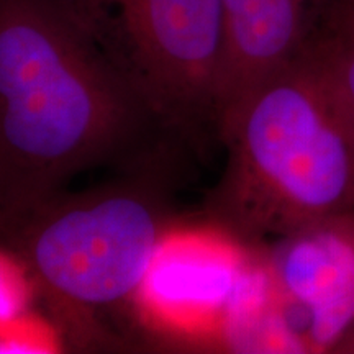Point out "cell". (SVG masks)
<instances>
[{
    "label": "cell",
    "mask_w": 354,
    "mask_h": 354,
    "mask_svg": "<svg viewBox=\"0 0 354 354\" xmlns=\"http://www.w3.org/2000/svg\"><path fill=\"white\" fill-rule=\"evenodd\" d=\"M179 143L63 0H0V218Z\"/></svg>",
    "instance_id": "obj_1"
},
{
    "label": "cell",
    "mask_w": 354,
    "mask_h": 354,
    "mask_svg": "<svg viewBox=\"0 0 354 354\" xmlns=\"http://www.w3.org/2000/svg\"><path fill=\"white\" fill-rule=\"evenodd\" d=\"M218 138L227 162L205 212L243 243L354 207V131L312 44L241 102Z\"/></svg>",
    "instance_id": "obj_2"
},
{
    "label": "cell",
    "mask_w": 354,
    "mask_h": 354,
    "mask_svg": "<svg viewBox=\"0 0 354 354\" xmlns=\"http://www.w3.org/2000/svg\"><path fill=\"white\" fill-rule=\"evenodd\" d=\"M166 165V151L158 153L115 179L0 218V243L57 317L86 323L145 284L172 216Z\"/></svg>",
    "instance_id": "obj_3"
},
{
    "label": "cell",
    "mask_w": 354,
    "mask_h": 354,
    "mask_svg": "<svg viewBox=\"0 0 354 354\" xmlns=\"http://www.w3.org/2000/svg\"><path fill=\"white\" fill-rule=\"evenodd\" d=\"M177 141L216 133L221 0H63Z\"/></svg>",
    "instance_id": "obj_4"
},
{
    "label": "cell",
    "mask_w": 354,
    "mask_h": 354,
    "mask_svg": "<svg viewBox=\"0 0 354 354\" xmlns=\"http://www.w3.org/2000/svg\"><path fill=\"white\" fill-rule=\"evenodd\" d=\"M272 243L268 268L305 351L335 354L354 328V207Z\"/></svg>",
    "instance_id": "obj_5"
},
{
    "label": "cell",
    "mask_w": 354,
    "mask_h": 354,
    "mask_svg": "<svg viewBox=\"0 0 354 354\" xmlns=\"http://www.w3.org/2000/svg\"><path fill=\"white\" fill-rule=\"evenodd\" d=\"M304 44V0H221L216 136L241 102Z\"/></svg>",
    "instance_id": "obj_6"
},
{
    "label": "cell",
    "mask_w": 354,
    "mask_h": 354,
    "mask_svg": "<svg viewBox=\"0 0 354 354\" xmlns=\"http://www.w3.org/2000/svg\"><path fill=\"white\" fill-rule=\"evenodd\" d=\"M312 46L354 131V13L333 37Z\"/></svg>",
    "instance_id": "obj_7"
},
{
    "label": "cell",
    "mask_w": 354,
    "mask_h": 354,
    "mask_svg": "<svg viewBox=\"0 0 354 354\" xmlns=\"http://www.w3.org/2000/svg\"><path fill=\"white\" fill-rule=\"evenodd\" d=\"M30 277L19 259L6 248L0 250V325L24 315Z\"/></svg>",
    "instance_id": "obj_8"
},
{
    "label": "cell",
    "mask_w": 354,
    "mask_h": 354,
    "mask_svg": "<svg viewBox=\"0 0 354 354\" xmlns=\"http://www.w3.org/2000/svg\"><path fill=\"white\" fill-rule=\"evenodd\" d=\"M335 354H354V328L349 331L346 338L338 344L335 349Z\"/></svg>",
    "instance_id": "obj_9"
},
{
    "label": "cell",
    "mask_w": 354,
    "mask_h": 354,
    "mask_svg": "<svg viewBox=\"0 0 354 354\" xmlns=\"http://www.w3.org/2000/svg\"><path fill=\"white\" fill-rule=\"evenodd\" d=\"M351 12H353V13H354V6H353V8H351Z\"/></svg>",
    "instance_id": "obj_10"
}]
</instances>
